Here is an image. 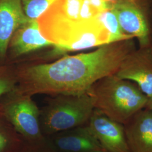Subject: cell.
<instances>
[{"label": "cell", "instance_id": "obj_1", "mask_svg": "<svg viewBox=\"0 0 152 152\" xmlns=\"http://www.w3.org/2000/svg\"><path fill=\"white\" fill-rule=\"evenodd\" d=\"M134 38L105 44L95 50L65 56L54 62L25 65L16 71V92L36 94L86 92L100 79L113 75L135 50Z\"/></svg>", "mask_w": 152, "mask_h": 152}, {"label": "cell", "instance_id": "obj_2", "mask_svg": "<svg viewBox=\"0 0 152 152\" xmlns=\"http://www.w3.org/2000/svg\"><path fill=\"white\" fill-rule=\"evenodd\" d=\"M88 92L92 98L95 109L122 124L145 108L148 100L135 83L115 75L95 82Z\"/></svg>", "mask_w": 152, "mask_h": 152}, {"label": "cell", "instance_id": "obj_3", "mask_svg": "<svg viewBox=\"0 0 152 152\" xmlns=\"http://www.w3.org/2000/svg\"><path fill=\"white\" fill-rule=\"evenodd\" d=\"M40 109V125L45 136L86 125L94 110L88 91L51 95Z\"/></svg>", "mask_w": 152, "mask_h": 152}, {"label": "cell", "instance_id": "obj_4", "mask_svg": "<svg viewBox=\"0 0 152 152\" xmlns=\"http://www.w3.org/2000/svg\"><path fill=\"white\" fill-rule=\"evenodd\" d=\"M84 0H56L38 19L40 31L60 53L82 25Z\"/></svg>", "mask_w": 152, "mask_h": 152}, {"label": "cell", "instance_id": "obj_5", "mask_svg": "<svg viewBox=\"0 0 152 152\" xmlns=\"http://www.w3.org/2000/svg\"><path fill=\"white\" fill-rule=\"evenodd\" d=\"M8 98L1 104L4 113L15 130L25 142H41L47 138L41 130L40 109L32 96L22 94L15 90L7 94Z\"/></svg>", "mask_w": 152, "mask_h": 152}, {"label": "cell", "instance_id": "obj_6", "mask_svg": "<svg viewBox=\"0 0 152 152\" xmlns=\"http://www.w3.org/2000/svg\"><path fill=\"white\" fill-rule=\"evenodd\" d=\"M121 79L134 82L148 98L152 96V49L135 50L123 61L114 74Z\"/></svg>", "mask_w": 152, "mask_h": 152}, {"label": "cell", "instance_id": "obj_7", "mask_svg": "<svg viewBox=\"0 0 152 152\" xmlns=\"http://www.w3.org/2000/svg\"><path fill=\"white\" fill-rule=\"evenodd\" d=\"M104 149L109 152H131L124 124L94 109L87 124Z\"/></svg>", "mask_w": 152, "mask_h": 152}, {"label": "cell", "instance_id": "obj_8", "mask_svg": "<svg viewBox=\"0 0 152 152\" xmlns=\"http://www.w3.org/2000/svg\"><path fill=\"white\" fill-rule=\"evenodd\" d=\"M109 5L115 12L122 31L137 38L140 48L149 46L147 20L136 0H117Z\"/></svg>", "mask_w": 152, "mask_h": 152}, {"label": "cell", "instance_id": "obj_9", "mask_svg": "<svg viewBox=\"0 0 152 152\" xmlns=\"http://www.w3.org/2000/svg\"><path fill=\"white\" fill-rule=\"evenodd\" d=\"M124 126L131 152H152V110L142 109Z\"/></svg>", "mask_w": 152, "mask_h": 152}, {"label": "cell", "instance_id": "obj_10", "mask_svg": "<svg viewBox=\"0 0 152 152\" xmlns=\"http://www.w3.org/2000/svg\"><path fill=\"white\" fill-rule=\"evenodd\" d=\"M52 144L60 152L105 151L87 124L52 135Z\"/></svg>", "mask_w": 152, "mask_h": 152}, {"label": "cell", "instance_id": "obj_11", "mask_svg": "<svg viewBox=\"0 0 152 152\" xmlns=\"http://www.w3.org/2000/svg\"><path fill=\"white\" fill-rule=\"evenodd\" d=\"M49 46L54 45L42 34L37 20H26L14 33L8 50L16 58Z\"/></svg>", "mask_w": 152, "mask_h": 152}, {"label": "cell", "instance_id": "obj_12", "mask_svg": "<svg viewBox=\"0 0 152 152\" xmlns=\"http://www.w3.org/2000/svg\"><path fill=\"white\" fill-rule=\"evenodd\" d=\"M22 0H0V58H4L11 37L27 20L22 8Z\"/></svg>", "mask_w": 152, "mask_h": 152}, {"label": "cell", "instance_id": "obj_13", "mask_svg": "<svg viewBox=\"0 0 152 152\" xmlns=\"http://www.w3.org/2000/svg\"><path fill=\"white\" fill-rule=\"evenodd\" d=\"M25 141L7 120L0 104V152H18Z\"/></svg>", "mask_w": 152, "mask_h": 152}, {"label": "cell", "instance_id": "obj_14", "mask_svg": "<svg viewBox=\"0 0 152 152\" xmlns=\"http://www.w3.org/2000/svg\"><path fill=\"white\" fill-rule=\"evenodd\" d=\"M98 18L109 33L111 43L134 38L122 31L117 15L112 7H109L108 9L100 12Z\"/></svg>", "mask_w": 152, "mask_h": 152}, {"label": "cell", "instance_id": "obj_15", "mask_svg": "<svg viewBox=\"0 0 152 152\" xmlns=\"http://www.w3.org/2000/svg\"><path fill=\"white\" fill-rule=\"evenodd\" d=\"M55 1L22 0V8L26 20H37Z\"/></svg>", "mask_w": 152, "mask_h": 152}, {"label": "cell", "instance_id": "obj_16", "mask_svg": "<svg viewBox=\"0 0 152 152\" xmlns=\"http://www.w3.org/2000/svg\"><path fill=\"white\" fill-rule=\"evenodd\" d=\"M16 71L6 66H0V97L13 91L17 86Z\"/></svg>", "mask_w": 152, "mask_h": 152}, {"label": "cell", "instance_id": "obj_17", "mask_svg": "<svg viewBox=\"0 0 152 152\" xmlns=\"http://www.w3.org/2000/svg\"><path fill=\"white\" fill-rule=\"evenodd\" d=\"M18 152H60L48 140L41 142L31 143L25 142Z\"/></svg>", "mask_w": 152, "mask_h": 152}, {"label": "cell", "instance_id": "obj_18", "mask_svg": "<svg viewBox=\"0 0 152 152\" xmlns=\"http://www.w3.org/2000/svg\"><path fill=\"white\" fill-rule=\"evenodd\" d=\"M91 5L100 12L109 8V5L104 0H88Z\"/></svg>", "mask_w": 152, "mask_h": 152}, {"label": "cell", "instance_id": "obj_19", "mask_svg": "<svg viewBox=\"0 0 152 152\" xmlns=\"http://www.w3.org/2000/svg\"><path fill=\"white\" fill-rule=\"evenodd\" d=\"M145 108L152 110V96L151 98H148V100Z\"/></svg>", "mask_w": 152, "mask_h": 152}, {"label": "cell", "instance_id": "obj_20", "mask_svg": "<svg viewBox=\"0 0 152 152\" xmlns=\"http://www.w3.org/2000/svg\"><path fill=\"white\" fill-rule=\"evenodd\" d=\"M106 3H107L108 4H112L113 2H115V1L117 0H104Z\"/></svg>", "mask_w": 152, "mask_h": 152}, {"label": "cell", "instance_id": "obj_21", "mask_svg": "<svg viewBox=\"0 0 152 152\" xmlns=\"http://www.w3.org/2000/svg\"><path fill=\"white\" fill-rule=\"evenodd\" d=\"M107 152V151H99V152Z\"/></svg>", "mask_w": 152, "mask_h": 152}]
</instances>
